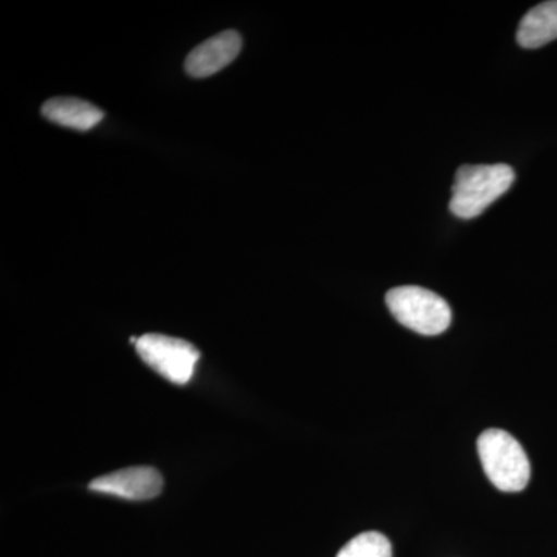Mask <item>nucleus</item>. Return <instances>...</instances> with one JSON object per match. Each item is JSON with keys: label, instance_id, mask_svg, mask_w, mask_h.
Returning <instances> with one entry per match:
<instances>
[{"label": "nucleus", "instance_id": "6", "mask_svg": "<svg viewBox=\"0 0 557 557\" xmlns=\"http://www.w3.org/2000/svg\"><path fill=\"white\" fill-rule=\"evenodd\" d=\"M242 36L234 30H226L205 40L186 58L185 70L193 78H208L230 65L239 57Z\"/></svg>", "mask_w": 557, "mask_h": 557}, {"label": "nucleus", "instance_id": "2", "mask_svg": "<svg viewBox=\"0 0 557 557\" xmlns=\"http://www.w3.org/2000/svg\"><path fill=\"white\" fill-rule=\"evenodd\" d=\"M480 461L497 490L519 493L531 478L530 460L522 445L504 429H486L478 440Z\"/></svg>", "mask_w": 557, "mask_h": 557}, {"label": "nucleus", "instance_id": "5", "mask_svg": "<svg viewBox=\"0 0 557 557\" xmlns=\"http://www.w3.org/2000/svg\"><path fill=\"white\" fill-rule=\"evenodd\" d=\"M89 487L126 500H150L163 490V478L156 468L131 467L91 480Z\"/></svg>", "mask_w": 557, "mask_h": 557}, {"label": "nucleus", "instance_id": "7", "mask_svg": "<svg viewBox=\"0 0 557 557\" xmlns=\"http://www.w3.org/2000/svg\"><path fill=\"white\" fill-rule=\"evenodd\" d=\"M42 115L58 126L86 132L104 119V112L79 98H53L42 106Z\"/></svg>", "mask_w": 557, "mask_h": 557}, {"label": "nucleus", "instance_id": "1", "mask_svg": "<svg viewBox=\"0 0 557 557\" xmlns=\"http://www.w3.org/2000/svg\"><path fill=\"white\" fill-rule=\"evenodd\" d=\"M515 180V171L508 164L461 166L454 180L450 212L458 219L479 218L511 188Z\"/></svg>", "mask_w": 557, "mask_h": 557}, {"label": "nucleus", "instance_id": "3", "mask_svg": "<svg viewBox=\"0 0 557 557\" xmlns=\"http://www.w3.org/2000/svg\"><path fill=\"white\" fill-rule=\"evenodd\" d=\"M386 304L399 324L420 335H440L453 321L449 304L431 289L413 285L392 288L386 295Z\"/></svg>", "mask_w": 557, "mask_h": 557}, {"label": "nucleus", "instance_id": "9", "mask_svg": "<svg viewBox=\"0 0 557 557\" xmlns=\"http://www.w3.org/2000/svg\"><path fill=\"white\" fill-rule=\"evenodd\" d=\"M336 557H392V545L379 531H368L351 539Z\"/></svg>", "mask_w": 557, "mask_h": 557}, {"label": "nucleus", "instance_id": "8", "mask_svg": "<svg viewBox=\"0 0 557 557\" xmlns=\"http://www.w3.org/2000/svg\"><path fill=\"white\" fill-rule=\"evenodd\" d=\"M557 39V0L539 3L519 25L518 42L523 49H539Z\"/></svg>", "mask_w": 557, "mask_h": 557}, {"label": "nucleus", "instance_id": "4", "mask_svg": "<svg viewBox=\"0 0 557 557\" xmlns=\"http://www.w3.org/2000/svg\"><path fill=\"white\" fill-rule=\"evenodd\" d=\"M137 354L150 369L174 384L189 383L196 372L200 351L188 341L148 333L135 343Z\"/></svg>", "mask_w": 557, "mask_h": 557}]
</instances>
